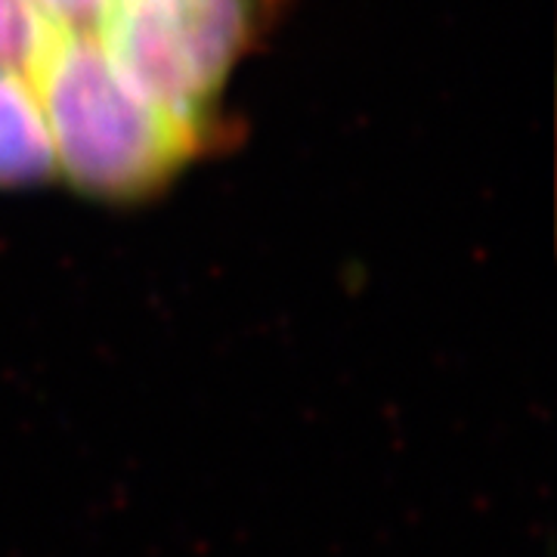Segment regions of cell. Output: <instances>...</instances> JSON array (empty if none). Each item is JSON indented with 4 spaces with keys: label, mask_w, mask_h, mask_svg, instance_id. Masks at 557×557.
<instances>
[{
    "label": "cell",
    "mask_w": 557,
    "mask_h": 557,
    "mask_svg": "<svg viewBox=\"0 0 557 557\" xmlns=\"http://www.w3.org/2000/svg\"><path fill=\"white\" fill-rule=\"evenodd\" d=\"M276 0H0V109L53 180L112 199L208 152Z\"/></svg>",
    "instance_id": "obj_1"
}]
</instances>
